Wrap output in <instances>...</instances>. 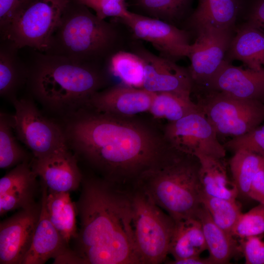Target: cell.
<instances>
[{
	"label": "cell",
	"mask_w": 264,
	"mask_h": 264,
	"mask_svg": "<svg viewBox=\"0 0 264 264\" xmlns=\"http://www.w3.org/2000/svg\"><path fill=\"white\" fill-rule=\"evenodd\" d=\"M63 116L60 125L78 161L123 188L132 187L173 148L163 131L136 116L111 115L86 105Z\"/></svg>",
	"instance_id": "obj_1"
},
{
	"label": "cell",
	"mask_w": 264,
	"mask_h": 264,
	"mask_svg": "<svg viewBox=\"0 0 264 264\" xmlns=\"http://www.w3.org/2000/svg\"><path fill=\"white\" fill-rule=\"evenodd\" d=\"M75 203L80 228L62 263L141 264L134 237L130 190L84 176Z\"/></svg>",
	"instance_id": "obj_2"
},
{
	"label": "cell",
	"mask_w": 264,
	"mask_h": 264,
	"mask_svg": "<svg viewBox=\"0 0 264 264\" xmlns=\"http://www.w3.org/2000/svg\"><path fill=\"white\" fill-rule=\"evenodd\" d=\"M28 66L27 83L33 95L62 115L86 105L110 80L106 65L78 63L38 51Z\"/></svg>",
	"instance_id": "obj_3"
},
{
	"label": "cell",
	"mask_w": 264,
	"mask_h": 264,
	"mask_svg": "<svg viewBox=\"0 0 264 264\" xmlns=\"http://www.w3.org/2000/svg\"><path fill=\"white\" fill-rule=\"evenodd\" d=\"M113 18L107 22L78 0H70L50 39L46 54L78 63L106 65L116 52L129 48V40Z\"/></svg>",
	"instance_id": "obj_4"
},
{
	"label": "cell",
	"mask_w": 264,
	"mask_h": 264,
	"mask_svg": "<svg viewBox=\"0 0 264 264\" xmlns=\"http://www.w3.org/2000/svg\"><path fill=\"white\" fill-rule=\"evenodd\" d=\"M200 162L174 147L137 180L144 193L175 221L196 217L202 204Z\"/></svg>",
	"instance_id": "obj_5"
},
{
	"label": "cell",
	"mask_w": 264,
	"mask_h": 264,
	"mask_svg": "<svg viewBox=\"0 0 264 264\" xmlns=\"http://www.w3.org/2000/svg\"><path fill=\"white\" fill-rule=\"evenodd\" d=\"M129 191L134 237L141 264L164 262L176 222L142 191L134 187Z\"/></svg>",
	"instance_id": "obj_6"
},
{
	"label": "cell",
	"mask_w": 264,
	"mask_h": 264,
	"mask_svg": "<svg viewBox=\"0 0 264 264\" xmlns=\"http://www.w3.org/2000/svg\"><path fill=\"white\" fill-rule=\"evenodd\" d=\"M70 0H25L0 33L19 49L28 46L44 53L62 14Z\"/></svg>",
	"instance_id": "obj_7"
},
{
	"label": "cell",
	"mask_w": 264,
	"mask_h": 264,
	"mask_svg": "<svg viewBox=\"0 0 264 264\" xmlns=\"http://www.w3.org/2000/svg\"><path fill=\"white\" fill-rule=\"evenodd\" d=\"M197 104L218 135H243L264 120V101L241 99L209 90L197 95Z\"/></svg>",
	"instance_id": "obj_8"
},
{
	"label": "cell",
	"mask_w": 264,
	"mask_h": 264,
	"mask_svg": "<svg viewBox=\"0 0 264 264\" xmlns=\"http://www.w3.org/2000/svg\"><path fill=\"white\" fill-rule=\"evenodd\" d=\"M11 102L15 109L13 129L34 157L68 147L60 125L43 115L33 101L15 98Z\"/></svg>",
	"instance_id": "obj_9"
},
{
	"label": "cell",
	"mask_w": 264,
	"mask_h": 264,
	"mask_svg": "<svg viewBox=\"0 0 264 264\" xmlns=\"http://www.w3.org/2000/svg\"><path fill=\"white\" fill-rule=\"evenodd\" d=\"M163 131L167 142L181 152L219 158L226 155V150L219 141L217 132L201 110L168 122Z\"/></svg>",
	"instance_id": "obj_10"
},
{
	"label": "cell",
	"mask_w": 264,
	"mask_h": 264,
	"mask_svg": "<svg viewBox=\"0 0 264 264\" xmlns=\"http://www.w3.org/2000/svg\"><path fill=\"white\" fill-rule=\"evenodd\" d=\"M115 19L127 27L132 39L149 42L160 56L174 61L188 57L191 44L186 30L165 21L132 12L129 18Z\"/></svg>",
	"instance_id": "obj_11"
},
{
	"label": "cell",
	"mask_w": 264,
	"mask_h": 264,
	"mask_svg": "<svg viewBox=\"0 0 264 264\" xmlns=\"http://www.w3.org/2000/svg\"><path fill=\"white\" fill-rule=\"evenodd\" d=\"M129 49L143 61L145 78L142 88L154 93L171 92L190 98L193 83L188 69L152 53L138 40L132 39Z\"/></svg>",
	"instance_id": "obj_12"
},
{
	"label": "cell",
	"mask_w": 264,
	"mask_h": 264,
	"mask_svg": "<svg viewBox=\"0 0 264 264\" xmlns=\"http://www.w3.org/2000/svg\"><path fill=\"white\" fill-rule=\"evenodd\" d=\"M197 32L198 37L191 44L188 57L193 88L207 85L224 60L233 38L231 30L209 28Z\"/></svg>",
	"instance_id": "obj_13"
},
{
	"label": "cell",
	"mask_w": 264,
	"mask_h": 264,
	"mask_svg": "<svg viewBox=\"0 0 264 264\" xmlns=\"http://www.w3.org/2000/svg\"><path fill=\"white\" fill-rule=\"evenodd\" d=\"M41 211L40 200L0 222V264H22L30 248Z\"/></svg>",
	"instance_id": "obj_14"
},
{
	"label": "cell",
	"mask_w": 264,
	"mask_h": 264,
	"mask_svg": "<svg viewBox=\"0 0 264 264\" xmlns=\"http://www.w3.org/2000/svg\"><path fill=\"white\" fill-rule=\"evenodd\" d=\"M31 166L48 191L70 193L81 184L83 174L78 160L68 147L42 157H33Z\"/></svg>",
	"instance_id": "obj_15"
},
{
	"label": "cell",
	"mask_w": 264,
	"mask_h": 264,
	"mask_svg": "<svg viewBox=\"0 0 264 264\" xmlns=\"http://www.w3.org/2000/svg\"><path fill=\"white\" fill-rule=\"evenodd\" d=\"M154 95L143 88L120 83L96 92L86 105L99 112L130 117L149 112Z\"/></svg>",
	"instance_id": "obj_16"
},
{
	"label": "cell",
	"mask_w": 264,
	"mask_h": 264,
	"mask_svg": "<svg viewBox=\"0 0 264 264\" xmlns=\"http://www.w3.org/2000/svg\"><path fill=\"white\" fill-rule=\"evenodd\" d=\"M206 86L234 97L264 101V67L245 69L224 60Z\"/></svg>",
	"instance_id": "obj_17"
},
{
	"label": "cell",
	"mask_w": 264,
	"mask_h": 264,
	"mask_svg": "<svg viewBox=\"0 0 264 264\" xmlns=\"http://www.w3.org/2000/svg\"><path fill=\"white\" fill-rule=\"evenodd\" d=\"M41 185V211L30 248L22 264H43L53 258L59 263L70 249L50 221L46 206L47 187Z\"/></svg>",
	"instance_id": "obj_18"
},
{
	"label": "cell",
	"mask_w": 264,
	"mask_h": 264,
	"mask_svg": "<svg viewBox=\"0 0 264 264\" xmlns=\"http://www.w3.org/2000/svg\"><path fill=\"white\" fill-rule=\"evenodd\" d=\"M31 162L16 166L0 178V216L36 202L35 197L38 187V176L32 169Z\"/></svg>",
	"instance_id": "obj_19"
},
{
	"label": "cell",
	"mask_w": 264,
	"mask_h": 264,
	"mask_svg": "<svg viewBox=\"0 0 264 264\" xmlns=\"http://www.w3.org/2000/svg\"><path fill=\"white\" fill-rule=\"evenodd\" d=\"M240 7V0H198L190 25L197 31L209 28L232 30Z\"/></svg>",
	"instance_id": "obj_20"
},
{
	"label": "cell",
	"mask_w": 264,
	"mask_h": 264,
	"mask_svg": "<svg viewBox=\"0 0 264 264\" xmlns=\"http://www.w3.org/2000/svg\"><path fill=\"white\" fill-rule=\"evenodd\" d=\"M201 223L209 257L214 264H226L241 253L240 243L213 221L202 204L196 217Z\"/></svg>",
	"instance_id": "obj_21"
},
{
	"label": "cell",
	"mask_w": 264,
	"mask_h": 264,
	"mask_svg": "<svg viewBox=\"0 0 264 264\" xmlns=\"http://www.w3.org/2000/svg\"><path fill=\"white\" fill-rule=\"evenodd\" d=\"M230 60L242 62L248 68L259 70L264 67V33L246 23L233 37L227 51Z\"/></svg>",
	"instance_id": "obj_22"
},
{
	"label": "cell",
	"mask_w": 264,
	"mask_h": 264,
	"mask_svg": "<svg viewBox=\"0 0 264 264\" xmlns=\"http://www.w3.org/2000/svg\"><path fill=\"white\" fill-rule=\"evenodd\" d=\"M197 157L200 162L199 179L202 193L209 196L236 200L238 190L228 176L223 158L204 155Z\"/></svg>",
	"instance_id": "obj_23"
},
{
	"label": "cell",
	"mask_w": 264,
	"mask_h": 264,
	"mask_svg": "<svg viewBox=\"0 0 264 264\" xmlns=\"http://www.w3.org/2000/svg\"><path fill=\"white\" fill-rule=\"evenodd\" d=\"M18 49L7 41L1 40L0 45V95L11 101L16 93L27 83L28 66L18 55Z\"/></svg>",
	"instance_id": "obj_24"
},
{
	"label": "cell",
	"mask_w": 264,
	"mask_h": 264,
	"mask_svg": "<svg viewBox=\"0 0 264 264\" xmlns=\"http://www.w3.org/2000/svg\"><path fill=\"white\" fill-rule=\"evenodd\" d=\"M206 250L201 225L196 217L176 222L169 249L174 260L200 256Z\"/></svg>",
	"instance_id": "obj_25"
},
{
	"label": "cell",
	"mask_w": 264,
	"mask_h": 264,
	"mask_svg": "<svg viewBox=\"0 0 264 264\" xmlns=\"http://www.w3.org/2000/svg\"><path fill=\"white\" fill-rule=\"evenodd\" d=\"M46 206L49 219L69 245L70 241L77 236L76 210L75 203L69 192H53L47 191Z\"/></svg>",
	"instance_id": "obj_26"
},
{
	"label": "cell",
	"mask_w": 264,
	"mask_h": 264,
	"mask_svg": "<svg viewBox=\"0 0 264 264\" xmlns=\"http://www.w3.org/2000/svg\"><path fill=\"white\" fill-rule=\"evenodd\" d=\"M110 75L117 77L124 85L142 88L145 78V66L142 59L135 53L120 50L106 62Z\"/></svg>",
	"instance_id": "obj_27"
},
{
	"label": "cell",
	"mask_w": 264,
	"mask_h": 264,
	"mask_svg": "<svg viewBox=\"0 0 264 264\" xmlns=\"http://www.w3.org/2000/svg\"><path fill=\"white\" fill-rule=\"evenodd\" d=\"M191 0H128V6L137 14L159 19L173 24L187 11ZM175 25V24H174Z\"/></svg>",
	"instance_id": "obj_28"
},
{
	"label": "cell",
	"mask_w": 264,
	"mask_h": 264,
	"mask_svg": "<svg viewBox=\"0 0 264 264\" xmlns=\"http://www.w3.org/2000/svg\"><path fill=\"white\" fill-rule=\"evenodd\" d=\"M264 164V157L254 153L245 150L234 153L229 161V166L239 195L248 197L253 180Z\"/></svg>",
	"instance_id": "obj_29"
},
{
	"label": "cell",
	"mask_w": 264,
	"mask_h": 264,
	"mask_svg": "<svg viewBox=\"0 0 264 264\" xmlns=\"http://www.w3.org/2000/svg\"><path fill=\"white\" fill-rule=\"evenodd\" d=\"M200 110L191 98L171 92H159L154 95L149 112L154 119L176 121L186 115Z\"/></svg>",
	"instance_id": "obj_30"
},
{
	"label": "cell",
	"mask_w": 264,
	"mask_h": 264,
	"mask_svg": "<svg viewBox=\"0 0 264 264\" xmlns=\"http://www.w3.org/2000/svg\"><path fill=\"white\" fill-rule=\"evenodd\" d=\"M12 115L0 114V168L14 167L24 162H31V156L19 144L14 135Z\"/></svg>",
	"instance_id": "obj_31"
},
{
	"label": "cell",
	"mask_w": 264,
	"mask_h": 264,
	"mask_svg": "<svg viewBox=\"0 0 264 264\" xmlns=\"http://www.w3.org/2000/svg\"><path fill=\"white\" fill-rule=\"evenodd\" d=\"M201 204L207 210L215 223L232 235L233 230L242 212L236 200H230L201 194Z\"/></svg>",
	"instance_id": "obj_32"
},
{
	"label": "cell",
	"mask_w": 264,
	"mask_h": 264,
	"mask_svg": "<svg viewBox=\"0 0 264 264\" xmlns=\"http://www.w3.org/2000/svg\"><path fill=\"white\" fill-rule=\"evenodd\" d=\"M264 233V205H259L247 212L242 213L239 218L232 232L235 238L260 236Z\"/></svg>",
	"instance_id": "obj_33"
},
{
	"label": "cell",
	"mask_w": 264,
	"mask_h": 264,
	"mask_svg": "<svg viewBox=\"0 0 264 264\" xmlns=\"http://www.w3.org/2000/svg\"><path fill=\"white\" fill-rule=\"evenodd\" d=\"M223 145L226 150L234 153L245 150L264 157V124H260L243 135L233 137Z\"/></svg>",
	"instance_id": "obj_34"
},
{
	"label": "cell",
	"mask_w": 264,
	"mask_h": 264,
	"mask_svg": "<svg viewBox=\"0 0 264 264\" xmlns=\"http://www.w3.org/2000/svg\"><path fill=\"white\" fill-rule=\"evenodd\" d=\"M92 9L101 19L107 17L126 19L131 17L132 11L128 9V0H78Z\"/></svg>",
	"instance_id": "obj_35"
},
{
	"label": "cell",
	"mask_w": 264,
	"mask_h": 264,
	"mask_svg": "<svg viewBox=\"0 0 264 264\" xmlns=\"http://www.w3.org/2000/svg\"><path fill=\"white\" fill-rule=\"evenodd\" d=\"M246 264H264V241L260 236L239 239Z\"/></svg>",
	"instance_id": "obj_36"
},
{
	"label": "cell",
	"mask_w": 264,
	"mask_h": 264,
	"mask_svg": "<svg viewBox=\"0 0 264 264\" xmlns=\"http://www.w3.org/2000/svg\"><path fill=\"white\" fill-rule=\"evenodd\" d=\"M25 0H0V30L2 32L8 24L14 13Z\"/></svg>",
	"instance_id": "obj_37"
},
{
	"label": "cell",
	"mask_w": 264,
	"mask_h": 264,
	"mask_svg": "<svg viewBox=\"0 0 264 264\" xmlns=\"http://www.w3.org/2000/svg\"><path fill=\"white\" fill-rule=\"evenodd\" d=\"M248 197L264 205V169L258 172L252 183Z\"/></svg>",
	"instance_id": "obj_38"
},
{
	"label": "cell",
	"mask_w": 264,
	"mask_h": 264,
	"mask_svg": "<svg viewBox=\"0 0 264 264\" xmlns=\"http://www.w3.org/2000/svg\"><path fill=\"white\" fill-rule=\"evenodd\" d=\"M247 23L264 33V0H259L253 6Z\"/></svg>",
	"instance_id": "obj_39"
},
{
	"label": "cell",
	"mask_w": 264,
	"mask_h": 264,
	"mask_svg": "<svg viewBox=\"0 0 264 264\" xmlns=\"http://www.w3.org/2000/svg\"><path fill=\"white\" fill-rule=\"evenodd\" d=\"M167 262H168V264H214L209 257L204 258L200 256H193L184 259L173 260Z\"/></svg>",
	"instance_id": "obj_40"
},
{
	"label": "cell",
	"mask_w": 264,
	"mask_h": 264,
	"mask_svg": "<svg viewBox=\"0 0 264 264\" xmlns=\"http://www.w3.org/2000/svg\"></svg>",
	"instance_id": "obj_41"
},
{
	"label": "cell",
	"mask_w": 264,
	"mask_h": 264,
	"mask_svg": "<svg viewBox=\"0 0 264 264\" xmlns=\"http://www.w3.org/2000/svg\"></svg>",
	"instance_id": "obj_42"
}]
</instances>
